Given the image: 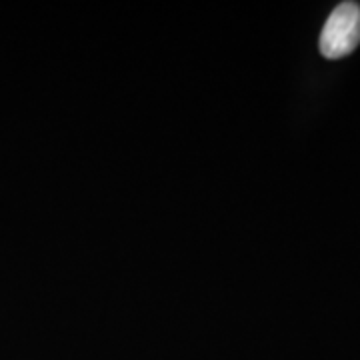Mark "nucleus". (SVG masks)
<instances>
[{
  "instance_id": "1",
  "label": "nucleus",
  "mask_w": 360,
  "mask_h": 360,
  "mask_svg": "<svg viewBox=\"0 0 360 360\" xmlns=\"http://www.w3.org/2000/svg\"><path fill=\"white\" fill-rule=\"evenodd\" d=\"M360 44V6L338 4L321 32V52L326 58H342Z\"/></svg>"
}]
</instances>
